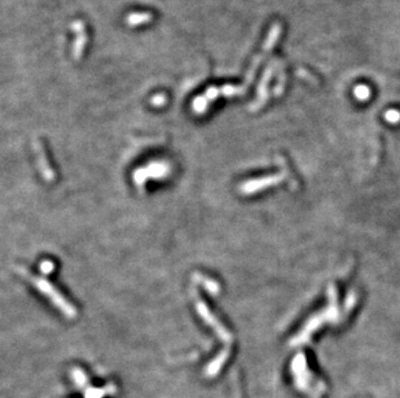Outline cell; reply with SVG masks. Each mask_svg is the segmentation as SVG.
Returning <instances> with one entry per match:
<instances>
[{
	"mask_svg": "<svg viewBox=\"0 0 400 398\" xmlns=\"http://www.w3.org/2000/svg\"><path fill=\"white\" fill-rule=\"evenodd\" d=\"M18 272L19 274L23 275L27 281L31 282L32 286H34L36 290L40 291L41 294L44 295L45 297H48V299L52 301V304H53L54 307L64 313L67 318H75L76 317L75 307L66 300V297H64L61 295L60 291L54 287L51 282L47 281L45 278H41V277H35V275L30 274V273L27 272L25 268H22V266H19Z\"/></svg>",
	"mask_w": 400,
	"mask_h": 398,
	"instance_id": "2",
	"label": "cell"
},
{
	"mask_svg": "<svg viewBox=\"0 0 400 398\" xmlns=\"http://www.w3.org/2000/svg\"><path fill=\"white\" fill-rule=\"evenodd\" d=\"M192 296H193L194 305H196V309H197L201 318L205 321V323H206L207 326H210V327L215 331V334L219 336L220 340L224 341V344H226L227 348H231V343H232L233 339L232 334L222 325V322H220L219 319L214 316L213 313H211V310L209 309V307H207L206 304L203 303L202 299L198 296L197 291L194 290V288H192Z\"/></svg>",
	"mask_w": 400,
	"mask_h": 398,
	"instance_id": "3",
	"label": "cell"
},
{
	"mask_svg": "<svg viewBox=\"0 0 400 398\" xmlns=\"http://www.w3.org/2000/svg\"><path fill=\"white\" fill-rule=\"evenodd\" d=\"M171 174V166L167 162H152L149 165L139 167L133 172V183L139 189H143L149 179H163Z\"/></svg>",
	"mask_w": 400,
	"mask_h": 398,
	"instance_id": "4",
	"label": "cell"
},
{
	"mask_svg": "<svg viewBox=\"0 0 400 398\" xmlns=\"http://www.w3.org/2000/svg\"><path fill=\"white\" fill-rule=\"evenodd\" d=\"M355 95L359 100H367L369 96V89L367 88L366 85H358L355 89Z\"/></svg>",
	"mask_w": 400,
	"mask_h": 398,
	"instance_id": "13",
	"label": "cell"
},
{
	"mask_svg": "<svg viewBox=\"0 0 400 398\" xmlns=\"http://www.w3.org/2000/svg\"><path fill=\"white\" fill-rule=\"evenodd\" d=\"M166 102V96L165 95H157L152 98V104L154 106H161Z\"/></svg>",
	"mask_w": 400,
	"mask_h": 398,
	"instance_id": "15",
	"label": "cell"
},
{
	"mask_svg": "<svg viewBox=\"0 0 400 398\" xmlns=\"http://www.w3.org/2000/svg\"><path fill=\"white\" fill-rule=\"evenodd\" d=\"M39 269H40V272L43 273V274L48 275L51 274V273L54 270V264L51 261V260H44L43 262H40Z\"/></svg>",
	"mask_w": 400,
	"mask_h": 398,
	"instance_id": "12",
	"label": "cell"
},
{
	"mask_svg": "<svg viewBox=\"0 0 400 398\" xmlns=\"http://www.w3.org/2000/svg\"><path fill=\"white\" fill-rule=\"evenodd\" d=\"M35 146V153H36V158H38V165L40 168V172L47 181H53L54 180V172L52 167L48 163L47 155H45L44 148L39 141L34 142Z\"/></svg>",
	"mask_w": 400,
	"mask_h": 398,
	"instance_id": "6",
	"label": "cell"
},
{
	"mask_svg": "<svg viewBox=\"0 0 400 398\" xmlns=\"http://www.w3.org/2000/svg\"><path fill=\"white\" fill-rule=\"evenodd\" d=\"M228 357H229V348H224V349H222L220 353L218 354L209 365H207L206 370H205V374H206L207 376H210V378L216 375V374L220 371V369L223 367V365L226 364V361L228 360Z\"/></svg>",
	"mask_w": 400,
	"mask_h": 398,
	"instance_id": "7",
	"label": "cell"
},
{
	"mask_svg": "<svg viewBox=\"0 0 400 398\" xmlns=\"http://www.w3.org/2000/svg\"><path fill=\"white\" fill-rule=\"evenodd\" d=\"M328 297H329V305L324 310L316 313L312 318L308 319L302 331L292 340L293 347H297V345L303 344V343L310 340L312 332L321 327L323 323H338L343 319L342 314L345 317L349 314V312H341L337 307V290L334 286H329V288H328Z\"/></svg>",
	"mask_w": 400,
	"mask_h": 398,
	"instance_id": "1",
	"label": "cell"
},
{
	"mask_svg": "<svg viewBox=\"0 0 400 398\" xmlns=\"http://www.w3.org/2000/svg\"><path fill=\"white\" fill-rule=\"evenodd\" d=\"M286 175H288V172H286V170H284L281 174H275L271 175V176H263L259 177V179H253V180H249L246 181V183L242 184L241 187H240V190H241L242 194L257 193V192H261V190L266 189V188L272 187V185H276V184L284 181Z\"/></svg>",
	"mask_w": 400,
	"mask_h": 398,
	"instance_id": "5",
	"label": "cell"
},
{
	"mask_svg": "<svg viewBox=\"0 0 400 398\" xmlns=\"http://www.w3.org/2000/svg\"><path fill=\"white\" fill-rule=\"evenodd\" d=\"M150 19H152V16L149 13H133L127 18V22L130 23V26H136L139 23L149 22Z\"/></svg>",
	"mask_w": 400,
	"mask_h": 398,
	"instance_id": "9",
	"label": "cell"
},
{
	"mask_svg": "<svg viewBox=\"0 0 400 398\" xmlns=\"http://www.w3.org/2000/svg\"><path fill=\"white\" fill-rule=\"evenodd\" d=\"M193 279H196L197 283L202 284L203 287H205V290L209 291L211 295L219 294V291H220L219 284H218V282L214 281V279H210V278H207V277H203V275L198 274V273H196V274L193 275Z\"/></svg>",
	"mask_w": 400,
	"mask_h": 398,
	"instance_id": "8",
	"label": "cell"
},
{
	"mask_svg": "<svg viewBox=\"0 0 400 398\" xmlns=\"http://www.w3.org/2000/svg\"><path fill=\"white\" fill-rule=\"evenodd\" d=\"M114 391H115L114 386H111V384H109V386L104 389H96L91 387V388H88L86 391V398H101L105 393L114 392Z\"/></svg>",
	"mask_w": 400,
	"mask_h": 398,
	"instance_id": "10",
	"label": "cell"
},
{
	"mask_svg": "<svg viewBox=\"0 0 400 398\" xmlns=\"http://www.w3.org/2000/svg\"><path fill=\"white\" fill-rule=\"evenodd\" d=\"M73 379L74 382L76 383V386L79 387V388H84V387L88 384V378H87L86 373L83 371V370L78 369V367H75V369L73 370Z\"/></svg>",
	"mask_w": 400,
	"mask_h": 398,
	"instance_id": "11",
	"label": "cell"
},
{
	"mask_svg": "<svg viewBox=\"0 0 400 398\" xmlns=\"http://www.w3.org/2000/svg\"><path fill=\"white\" fill-rule=\"evenodd\" d=\"M385 118H386V120H388L389 123H398L400 120V113L397 110H390L386 113Z\"/></svg>",
	"mask_w": 400,
	"mask_h": 398,
	"instance_id": "14",
	"label": "cell"
}]
</instances>
